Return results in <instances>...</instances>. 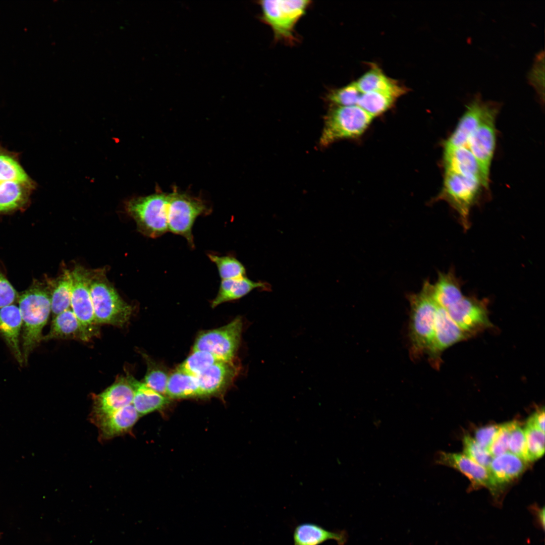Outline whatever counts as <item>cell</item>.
<instances>
[{
	"instance_id": "30",
	"label": "cell",
	"mask_w": 545,
	"mask_h": 545,
	"mask_svg": "<svg viewBox=\"0 0 545 545\" xmlns=\"http://www.w3.org/2000/svg\"><path fill=\"white\" fill-rule=\"evenodd\" d=\"M11 181L36 184L21 165L18 154L0 144V182Z\"/></svg>"
},
{
	"instance_id": "5",
	"label": "cell",
	"mask_w": 545,
	"mask_h": 545,
	"mask_svg": "<svg viewBox=\"0 0 545 545\" xmlns=\"http://www.w3.org/2000/svg\"><path fill=\"white\" fill-rule=\"evenodd\" d=\"M373 119L357 105H333L325 117L320 144L326 146L339 140L358 137Z\"/></svg>"
},
{
	"instance_id": "10",
	"label": "cell",
	"mask_w": 545,
	"mask_h": 545,
	"mask_svg": "<svg viewBox=\"0 0 545 545\" xmlns=\"http://www.w3.org/2000/svg\"><path fill=\"white\" fill-rule=\"evenodd\" d=\"M500 106L499 103L495 101L469 138L466 146L477 160L487 186L489 167L496 144L495 121Z\"/></svg>"
},
{
	"instance_id": "23",
	"label": "cell",
	"mask_w": 545,
	"mask_h": 545,
	"mask_svg": "<svg viewBox=\"0 0 545 545\" xmlns=\"http://www.w3.org/2000/svg\"><path fill=\"white\" fill-rule=\"evenodd\" d=\"M330 539L336 540L339 545H344L347 534L343 530L332 531L312 523L298 525L293 533L294 545H319Z\"/></svg>"
},
{
	"instance_id": "29",
	"label": "cell",
	"mask_w": 545,
	"mask_h": 545,
	"mask_svg": "<svg viewBox=\"0 0 545 545\" xmlns=\"http://www.w3.org/2000/svg\"><path fill=\"white\" fill-rule=\"evenodd\" d=\"M262 287V283L253 282L246 277L222 280L217 295L212 301L211 306L214 308L224 302L241 298L254 289Z\"/></svg>"
},
{
	"instance_id": "24",
	"label": "cell",
	"mask_w": 545,
	"mask_h": 545,
	"mask_svg": "<svg viewBox=\"0 0 545 545\" xmlns=\"http://www.w3.org/2000/svg\"><path fill=\"white\" fill-rule=\"evenodd\" d=\"M53 339H76L88 341L91 337L71 308H69L53 317L49 332L43 338L46 340Z\"/></svg>"
},
{
	"instance_id": "22",
	"label": "cell",
	"mask_w": 545,
	"mask_h": 545,
	"mask_svg": "<svg viewBox=\"0 0 545 545\" xmlns=\"http://www.w3.org/2000/svg\"><path fill=\"white\" fill-rule=\"evenodd\" d=\"M36 186L18 182H0V213L24 208Z\"/></svg>"
},
{
	"instance_id": "2",
	"label": "cell",
	"mask_w": 545,
	"mask_h": 545,
	"mask_svg": "<svg viewBox=\"0 0 545 545\" xmlns=\"http://www.w3.org/2000/svg\"><path fill=\"white\" fill-rule=\"evenodd\" d=\"M410 304L409 338L412 359L427 353L432 343L438 304L433 296V284L424 281L421 290L407 295Z\"/></svg>"
},
{
	"instance_id": "38",
	"label": "cell",
	"mask_w": 545,
	"mask_h": 545,
	"mask_svg": "<svg viewBox=\"0 0 545 545\" xmlns=\"http://www.w3.org/2000/svg\"><path fill=\"white\" fill-rule=\"evenodd\" d=\"M464 455L478 464L488 467L493 457L488 450L481 447L469 435H465L463 439Z\"/></svg>"
},
{
	"instance_id": "14",
	"label": "cell",
	"mask_w": 545,
	"mask_h": 545,
	"mask_svg": "<svg viewBox=\"0 0 545 545\" xmlns=\"http://www.w3.org/2000/svg\"><path fill=\"white\" fill-rule=\"evenodd\" d=\"M434 462L456 469L467 477L473 485L485 487L494 495L501 488L487 468L464 454L440 451L435 455Z\"/></svg>"
},
{
	"instance_id": "33",
	"label": "cell",
	"mask_w": 545,
	"mask_h": 545,
	"mask_svg": "<svg viewBox=\"0 0 545 545\" xmlns=\"http://www.w3.org/2000/svg\"><path fill=\"white\" fill-rule=\"evenodd\" d=\"M221 361L224 360L208 352L193 350L191 354L178 367L197 377L207 368Z\"/></svg>"
},
{
	"instance_id": "17",
	"label": "cell",
	"mask_w": 545,
	"mask_h": 545,
	"mask_svg": "<svg viewBox=\"0 0 545 545\" xmlns=\"http://www.w3.org/2000/svg\"><path fill=\"white\" fill-rule=\"evenodd\" d=\"M467 335L451 317L446 309L438 304L432 345L427 353L434 360L445 349Z\"/></svg>"
},
{
	"instance_id": "9",
	"label": "cell",
	"mask_w": 545,
	"mask_h": 545,
	"mask_svg": "<svg viewBox=\"0 0 545 545\" xmlns=\"http://www.w3.org/2000/svg\"><path fill=\"white\" fill-rule=\"evenodd\" d=\"M243 323L237 317L222 327L201 332L193 350L204 351L224 361H233L239 348Z\"/></svg>"
},
{
	"instance_id": "42",
	"label": "cell",
	"mask_w": 545,
	"mask_h": 545,
	"mask_svg": "<svg viewBox=\"0 0 545 545\" xmlns=\"http://www.w3.org/2000/svg\"><path fill=\"white\" fill-rule=\"evenodd\" d=\"M500 425L490 424L477 429L474 439L481 447L488 450L499 431Z\"/></svg>"
},
{
	"instance_id": "21",
	"label": "cell",
	"mask_w": 545,
	"mask_h": 545,
	"mask_svg": "<svg viewBox=\"0 0 545 545\" xmlns=\"http://www.w3.org/2000/svg\"><path fill=\"white\" fill-rule=\"evenodd\" d=\"M355 82L361 93L383 92L397 98L407 92L406 88L386 76L376 65H371L370 69Z\"/></svg>"
},
{
	"instance_id": "3",
	"label": "cell",
	"mask_w": 545,
	"mask_h": 545,
	"mask_svg": "<svg viewBox=\"0 0 545 545\" xmlns=\"http://www.w3.org/2000/svg\"><path fill=\"white\" fill-rule=\"evenodd\" d=\"M89 288L97 324L122 326L128 322L132 308L107 280L104 269L90 270Z\"/></svg>"
},
{
	"instance_id": "11",
	"label": "cell",
	"mask_w": 545,
	"mask_h": 545,
	"mask_svg": "<svg viewBox=\"0 0 545 545\" xmlns=\"http://www.w3.org/2000/svg\"><path fill=\"white\" fill-rule=\"evenodd\" d=\"M71 275V309L91 338L97 331L90 293V270L77 265Z\"/></svg>"
},
{
	"instance_id": "43",
	"label": "cell",
	"mask_w": 545,
	"mask_h": 545,
	"mask_svg": "<svg viewBox=\"0 0 545 545\" xmlns=\"http://www.w3.org/2000/svg\"><path fill=\"white\" fill-rule=\"evenodd\" d=\"M18 296L16 290L0 270V308L12 304Z\"/></svg>"
},
{
	"instance_id": "40",
	"label": "cell",
	"mask_w": 545,
	"mask_h": 545,
	"mask_svg": "<svg viewBox=\"0 0 545 545\" xmlns=\"http://www.w3.org/2000/svg\"><path fill=\"white\" fill-rule=\"evenodd\" d=\"M544 52H539L528 73V80L540 98L544 99Z\"/></svg>"
},
{
	"instance_id": "8",
	"label": "cell",
	"mask_w": 545,
	"mask_h": 545,
	"mask_svg": "<svg viewBox=\"0 0 545 545\" xmlns=\"http://www.w3.org/2000/svg\"><path fill=\"white\" fill-rule=\"evenodd\" d=\"M310 1H260L261 20L272 28L278 39L292 41L295 24L304 15Z\"/></svg>"
},
{
	"instance_id": "34",
	"label": "cell",
	"mask_w": 545,
	"mask_h": 545,
	"mask_svg": "<svg viewBox=\"0 0 545 545\" xmlns=\"http://www.w3.org/2000/svg\"><path fill=\"white\" fill-rule=\"evenodd\" d=\"M209 259L217 267L222 279L229 280L245 277L246 270L243 265L236 258L231 255H222L209 253Z\"/></svg>"
},
{
	"instance_id": "32",
	"label": "cell",
	"mask_w": 545,
	"mask_h": 545,
	"mask_svg": "<svg viewBox=\"0 0 545 545\" xmlns=\"http://www.w3.org/2000/svg\"><path fill=\"white\" fill-rule=\"evenodd\" d=\"M396 99L394 96L383 92L361 93L357 105L374 118L390 108Z\"/></svg>"
},
{
	"instance_id": "26",
	"label": "cell",
	"mask_w": 545,
	"mask_h": 545,
	"mask_svg": "<svg viewBox=\"0 0 545 545\" xmlns=\"http://www.w3.org/2000/svg\"><path fill=\"white\" fill-rule=\"evenodd\" d=\"M127 377L134 391L132 405L140 416L161 409L169 403L168 397L156 392L132 375Z\"/></svg>"
},
{
	"instance_id": "37",
	"label": "cell",
	"mask_w": 545,
	"mask_h": 545,
	"mask_svg": "<svg viewBox=\"0 0 545 545\" xmlns=\"http://www.w3.org/2000/svg\"><path fill=\"white\" fill-rule=\"evenodd\" d=\"M147 359V369L144 382L148 387L163 395H166V389L169 376L161 366Z\"/></svg>"
},
{
	"instance_id": "20",
	"label": "cell",
	"mask_w": 545,
	"mask_h": 545,
	"mask_svg": "<svg viewBox=\"0 0 545 545\" xmlns=\"http://www.w3.org/2000/svg\"><path fill=\"white\" fill-rule=\"evenodd\" d=\"M445 170L452 171L479 181L484 187V182L478 162L466 147L444 150Z\"/></svg>"
},
{
	"instance_id": "27",
	"label": "cell",
	"mask_w": 545,
	"mask_h": 545,
	"mask_svg": "<svg viewBox=\"0 0 545 545\" xmlns=\"http://www.w3.org/2000/svg\"><path fill=\"white\" fill-rule=\"evenodd\" d=\"M463 296L460 281L453 269L439 272L438 280L433 284V296L439 305L447 309Z\"/></svg>"
},
{
	"instance_id": "16",
	"label": "cell",
	"mask_w": 545,
	"mask_h": 545,
	"mask_svg": "<svg viewBox=\"0 0 545 545\" xmlns=\"http://www.w3.org/2000/svg\"><path fill=\"white\" fill-rule=\"evenodd\" d=\"M239 367L234 361H221L197 376L199 397L216 396L224 392L238 375Z\"/></svg>"
},
{
	"instance_id": "13",
	"label": "cell",
	"mask_w": 545,
	"mask_h": 545,
	"mask_svg": "<svg viewBox=\"0 0 545 545\" xmlns=\"http://www.w3.org/2000/svg\"><path fill=\"white\" fill-rule=\"evenodd\" d=\"M494 102L484 101L479 94H476L467 105L455 130L445 143L444 150L466 147L469 138Z\"/></svg>"
},
{
	"instance_id": "36",
	"label": "cell",
	"mask_w": 545,
	"mask_h": 545,
	"mask_svg": "<svg viewBox=\"0 0 545 545\" xmlns=\"http://www.w3.org/2000/svg\"><path fill=\"white\" fill-rule=\"evenodd\" d=\"M361 94L355 82H353L341 88L331 90L326 98L333 105L354 106L357 105Z\"/></svg>"
},
{
	"instance_id": "7",
	"label": "cell",
	"mask_w": 545,
	"mask_h": 545,
	"mask_svg": "<svg viewBox=\"0 0 545 545\" xmlns=\"http://www.w3.org/2000/svg\"><path fill=\"white\" fill-rule=\"evenodd\" d=\"M481 185L475 179L445 170L443 188L438 198L446 201L457 211L465 230L470 227V211Z\"/></svg>"
},
{
	"instance_id": "1",
	"label": "cell",
	"mask_w": 545,
	"mask_h": 545,
	"mask_svg": "<svg viewBox=\"0 0 545 545\" xmlns=\"http://www.w3.org/2000/svg\"><path fill=\"white\" fill-rule=\"evenodd\" d=\"M50 290L36 281L18 296L22 320V355L26 363L29 354L43 339L42 330L51 312Z\"/></svg>"
},
{
	"instance_id": "31",
	"label": "cell",
	"mask_w": 545,
	"mask_h": 545,
	"mask_svg": "<svg viewBox=\"0 0 545 545\" xmlns=\"http://www.w3.org/2000/svg\"><path fill=\"white\" fill-rule=\"evenodd\" d=\"M50 290L51 312L53 317L70 308L71 293V271L65 270L53 282Z\"/></svg>"
},
{
	"instance_id": "39",
	"label": "cell",
	"mask_w": 545,
	"mask_h": 545,
	"mask_svg": "<svg viewBox=\"0 0 545 545\" xmlns=\"http://www.w3.org/2000/svg\"><path fill=\"white\" fill-rule=\"evenodd\" d=\"M509 452L528 462L524 429L516 421H513L509 445Z\"/></svg>"
},
{
	"instance_id": "19",
	"label": "cell",
	"mask_w": 545,
	"mask_h": 545,
	"mask_svg": "<svg viewBox=\"0 0 545 545\" xmlns=\"http://www.w3.org/2000/svg\"><path fill=\"white\" fill-rule=\"evenodd\" d=\"M140 416L132 404L119 409L96 424L101 439L109 440L129 432Z\"/></svg>"
},
{
	"instance_id": "44",
	"label": "cell",
	"mask_w": 545,
	"mask_h": 545,
	"mask_svg": "<svg viewBox=\"0 0 545 545\" xmlns=\"http://www.w3.org/2000/svg\"><path fill=\"white\" fill-rule=\"evenodd\" d=\"M536 428L544 432V410L542 407L535 411L528 419L527 421Z\"/></svg>"
},
{
	"instance_id": "25",
	"label": "cell",
	"mask_w": 545,
	"mask_h": 545,
	"mask_svg": "<svg viewBox=\"0 0 545 545\" xmlns=\"http://www.w3.org/2000/svg\"><path fill=\"white\" fill-rule=\"evenodd\" d=\"M527 462L508 451L493 457L488 469L501 486L520 476L526 468Z\"/></svg>"
},
{
	"instance_id": "12",
	"label": "cell",
	"mask_w": 545,
	"mask_h": 545,
	"mask_svg": "<svg viewBox=\"0 0 545 545\" xmlns=\"http://www.w3.org/2000/svg\"><path fill=\"white\" fill-rule=\"evenodd\" d=\"M133 389L127 377L121 376L104 391L94 396L91 419L94 424L132 404Z\"/></svg>"
},
{
	"instance_id": "28",
	"label": "cell",
	"mask_w": 545,
	"mask_h": 545,
	"mask_svg": "<svg viewBox=\"0 0 545 545\" xmlns=\"http://www.w3.org/2000/svg\"><path fill=\"white\" fill-rule=\"evenodd\" d=\"M199 385L196 376L178 367L169 376L166 395L172 399L199 397Z\"/></svg>"
},
{
	"instance_id": "15",
	"label": "cell",
	"mask_w": 545,
	"mask_h": 545,
	"mask_svg": "<svg viewBox=\"0 0 545 545\" xmlns=\"http://www.w3.org/2000/svg\"><path fill=\"white\" fill-rule=\"evenodd\" d=\"M451 317L465 333L486 326L489 322L485 302L473 297H463L446 309Z\"/></svg>"
},
{
	"instance_id": "6",
	"label": "cell",
	"mask_w": 545,
	"mask_h": 545,
	"mask_svg": "<svg viewBox=\"0 0 545 545\" xmlns=\"http://www.w3.org/2000/svg\"><path fill=\"white\" fill-rule=\"evenodd\" d=\"M210 209L200 199L176 190L169 193L167 209L168 230L184 237L194 248L192 227L196 218L209 213Z\"/></svg>"
},
{
	"instance_id": "4",
	"label": "cell",
	"mask_w": 545,
	"mask_h": 545,
	"mask_svg": "<svg viewBox=\"0 0 545 545\" xmlns=\"http://www.w3.org/2000/svg\"><path fill=\"white\" fill-rule=\"evenodd\" d=\"M169 193L162 192L132 198L126 202L127 213L135 221L138 230L150 238L168 231L167 209Z\"/></svg>"
},
{
	"instance_id": "18",
	"label": "cell",
	"mask_w": 545,
	"mask_h": 545,
	"mask_svg": "<svg viewBox=\"0 0 545 545\" xmlns=\"http://www.w3.org/2000/svg\"><path fill=\"white\" fill-rule=\"evenodd\" d=\"M22 326L21 313L18 306L11 304L0 308V337L20 365L23 362L19 343Z\"/></svg>"
},
{
	"instance_id": "45",
	"label": "cell",
	"mask_w": 545,
	"mask_h": 545,
	"mask_svg": "<svg viewBox=\"0 0 545 545\" xmlns=\"http://www.w3.org/2000/svg\"><path fill=\"white\" fill-rule=\"evenodd\" d=\"M535 514L536 517H537V521L539 522V524L541 525V526L542 527V528L544 529V507H543L542 508H539L538 509H536L535 510Z\"/></svg>"
},
{
	"instance_id": "41",
	"label": "cell",
	"mask_w": 545,
	"mask_h": 545,
	"mask_svg": "<svg viewBox=\"0 0 545 545\" xmlns=\"http://www.w3.org/2000/svg\"><path fill=\"white\" fill-rule=\"evenodd\" d=\"M513 421L500 425L496 437L488 451L493 457L508 452V445Z\"/></svg>"
},
{
	"instance_id": "35",
	"label": "cell",
	"mask_w": 545,
	"mask_h": 545,
	"mask_svg": "<svg viewBox=\"0 0 545 545\" xmlns=\"http://www.w3.org/2000/svg\"><path fill=\"white\" fill-rule=\"evenodd\" d=\"M523 429L528 461L536 460L542 457L544 453V432L540 431L528 422Z\"/></svg>"
}]
</instances>
